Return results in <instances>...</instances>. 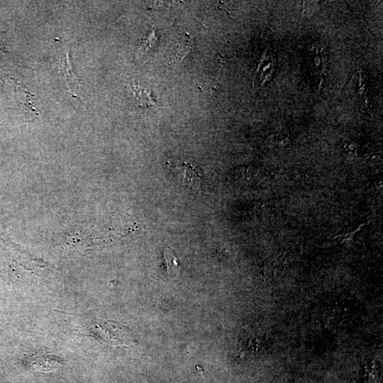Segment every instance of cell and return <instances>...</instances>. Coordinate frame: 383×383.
Masks as SVG:
<instances>
[{
  "instance_id": "6da1fadb",
  "label": "cell",
  "mask_w": 383,
  "mask_h": 383,
  "mask_svg": "<svg viewBox=\"0 0 383 383\" xmlns=\"http://www.w3.org/2000/svg\"><path fill=\"white\" fill-rule=\"evenodd\" d=\"M178 167H179V170H181L182 171V173L179 174L180 179L186 182L187 184L190 183L192 185H195L196 187L200 185L201 175L191 164L182 162Z\"/></svg>"
},
{
  "instance_id": "3957f363",
  "label": "cell",
  "mask_w": 383,
  "mask_h": 383,
  "mask_svg": "<svg viewBox=\"0 0 383 383\" xmlns=\"http://www.w3.org/2000/svg\"><path fill=\"white\" fill-rule=\"evenodd\" d=\"M182 42L183 43L180 44L177 54L179 61L183 60L185 55L190 52L192 45L193 44V42L191 40H188L187 38H184Z\"/></svg>"
},
{
  "instance_id": "7a4b0ae2",
  "label": "cell",
  "mask_w": 383,
  "mask_h": 383,
  "mask_svg": "<svg viewBox=\"0 0 383 383\" xmlns=\"http://www.w3.org/2000/svg\"><path fill=\"white\" fill-rule=\"evenodd\" d=\"M165 260V267L169 276H174L177 273V262L172 250L167 248L163 255Z\"/></svg>"
}]
</instances>
